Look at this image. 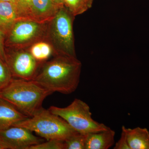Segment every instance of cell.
<instances>
[{
  "label": "cell",
  "mask_w": 149,
  "mask_h": 149,
  "mask_svg": "<svg viewBox=\"0 0 149 149\" xmlns=\"http://www.w3.org/2000/svg\"><path fill=\"white\" fill-rule=\"evenodd\" d=\"M81 68L77 57L55 55L40 64L33 80L52 93L69 95L78 87Z\"/></svg>",
  "instance_id": "1"
},
{
  "label": "cell",
  "mask_w": 149,
  "mask_h": 149,
  "mask_svg": "<svg viewBox=\"0 0 149 149\" xmlns=\"http://www.w3.org/2000/svg\"><path fill=\"white\" fill-rule=\"evenodd\" d=\"M52 93L33 80L13 78L0 91V97L31 117L42 107L44 100Z\"/></svg>",
  "instance_id": "2"
},
{
  "label": "cell",
  "mask_w": 149,
  "mask_h": 149,
  "mask_svg": "<svg viewBox=\"0 0 149 149\" xmlns=\"http://www.w3.org/2000/svg\"><path fill=\"white\" fill-rule=\"evenodd\" d=\"M14 126L27 128L47 141H65L78 133L64 119L43 107L32 117L26 118Z\"/></svg>",
  "instance_id": "3"
},
{
  "label": "cell",
  "mask_w": 149,
  "mask_h": 149,
  "mask_svg": "<svg viewBox=\"0 0 149 149\" xmlns=\"http://www.w3.org/2000/svg\"><path fill=\"white\" fill-rule=\"evenodd\" d=\"M74 17L63 6L48 22L45 40L52 47L56 55L76 57L73 30Z\"/></svg>",
  "instance_id": "4"
},
{
  "label": "cell",
  "mask_w": 149,
  "mask_h": 149,
  "mask_svg": "<svg viewBox=\"0 0 149 149\" xmlns=\"http://www.w3.org/2000/svg\"><path fill=\"white\" fill-rule=\"evenodd\" d=\"M68 123L75 131L82 134L95 133L109 128L93 119L90 107L80 99H75L70 104L61 108L52 106L48 109Z\"/></svg>",
  "instance_id": "5"
},
{
  "label": "cell",
  "mask_w": 149,
  "mask_h": 149,
  "mask_svg": "<svg viewBox=\"0 0 149 149\" xmlns=\"http://www.w3.org/2000/svg\"><path fill=\"white\" fill-rule=\"evenodd\" d=\"M47 23L29 19H18L5 35V47L29 48L35 43L45 40Z\"/></svg>",
  "instance_id": "6"
},
{
  "label": "cell",
  "mask_w": 149,
  "mask_h": 149,
  "mask_svg": "<svg viewBox=\"0 0 149 149\" xmlns=\"http://www.w3.org/2000/svg\"><path fill=\"white\" fill-rule=\"evenodd\" d=\"M6 63L13 78L33 80L41 63L37 61L29 48L5 47Z\"/></svg>",
  "instance_id": "7"
},
{
  "label": "cell",
  "mask_w": 149,
  "mask_h": 149,
  "mask_svg": "<svg viewBox=\"0 0 149 149\" xmlns=\"http://www.w3.org/2000/svg\"><path fill=\"white\" fill-rule=\"evenodd\" d=\"M0 139L6 149H29L44 142V139L33 135L27 128L13 126L0 131Z\"/></svg>",
  "instance_id": "8"
},
{
  "label": "cell",
  "mask_w": 149,
  "mask_h": 149,
  "mask_svg": "<svg viewBox=\"0 0 149 149\" xmlns=\"http://www.w3.org/2000/svg\"><path fill=\"white\" fill-rule=\"evenodd\" d=\"M63 6L59 0H32L29 19L47 23L56 16Z\"/></svg>",
  "instance_id": "9"
},
{
  "label": "cell",
  "mask_w": 149,
  "mask_h": 149,
  "mask_svg": "<svg viewBox=\"0 0 149 149\" xmlns=\"http://www.w3.org/2000/svg\"><path fill=\"white\" fill-rule=\"evenodd\" d=\"M28 118L9 102L0 97V131L14 126Z\"/></svg>",
  "instance_id": "10"
},
{
  "label": "cell",
  "mask_w": 149,
  "mask_h": 149,
  "mask_svg": "<svg viewBox=\"0 0 149 149\" xmlns=\"http://www.w3.org/2000/svg\"><path fill=\"white\" fill-rule=\"evenodd\" d=\"M115 132L110 128L86 134L85 149H108L113 146Z\"/></svg>",
  "instance_id": "11"
},
{
  "label": "cell",
  "mask_w": 149,
  "mask_h": 149,
  "mask_svg": "<svg viewBox=\"0 0 149 149\" xmlns=\"http://www.w3.org/2000/svg\"><path fill=\"white\" fill-rule=\"evenodd\" d=\"M19 19L15 3L0 0V29L5 35Z\"/></svg>",
  "instance_id": "12"
},
{
  "label": "cell",
  "mask_w": 149,
  "mask_h": 149,
  "mask_svg": "<svg viewBox=\"0 0 149 149\" xmlns=\"http://www.w3.org/2000/svg\"><path fill=\"white\" fill-rule=\"evenodd\" d=\"M130 149H149V131L146 128H133L124 126Z\"/></svg>",
  "instance_id": "13"
},
{
  "label": "cell",
  "mask_w": 149,
  "mask_h": 149,
  "mask_svg": "<svg viewBox=\"0 0 149 149\" xmlns=\"http://www.w3.org/2000/svg\"><path fill=\"white\" fill-rule=\"evenodd\" d=\"M29 49L34 57L41 63L56 55L52 47L45 40L33 44L29 48Z\"/></svg>",
  "instance_id": "14"
},
{
  "label": "cell",
  "mask_w": 149,
  "mask_h": 149,
  "mask_svg": "<svg viewBox=\"0 0 149 149\" xmlns=\"http://www.w3.org/2000/svg\"><path fill=\"white\" fill-rule=\"evenodd\" d=\"M74 17L84 13L92 7L94 0H59Z\"/></svg>",
  "instance_id": "15"
},
{
  "label": "cell",
  "mask_w": 149,
  "mask_h": 149,
  "mask_svg": "<svg viewBox=\"0 0 149 149\" xmlns=\"http://www.w3.org/2000/svg\"><path fill=\"white\" fill-rule=\"evenodd\" d=\"M86 134L77 133L64 141V149H85Z\"/></svg>",
  "instance_id": "16"
},
{
  "label": "cell",
  "mask_w": 149,
  "mask_h": 149,
  "mask_svg": "<svg viewBox=\"0 0 149 149\" xmlns=\"http://www.w3.org/2000/svg\"><path fill=\"white\" fill-rule=\"evenodd\" d=\"M32 0H15L17 13L19 19H29L30 7Z\"/></svg>",
  "instance_id": "17"
},
{
  "label": "cell",
  "mask_w": 149,
  "mask_h": 149,
  "mask_svg": "<svg viewBox=\"0 0 149 149\" xmlns=\"http://www.w3.org/2000/svg\"><path fill=\"white\" fill-rule=\"evenodd\" d=\"M13 78L7 65L0 61V91L9 84Z\"/></svg>",
  "instance_id": "18"
},
{
  "label": "cell",
  "mask_w": 149,
  "mask_h": 149,
  "mask_svg": "<svg viewBox=\"0 0 149 149\" xmlns=\"http://www.w3.org/2000/svg\"><path fill=\"white\" fill-rule=\"evenodd\" d=\"M64 141L57 140H48L32 146L29 149H64Z\"/></svg>",
  "instance_id": "19"
},
{
  "label": "cell",
  "mask_w": 149,
  "mask_h": 149,
  "mask_svg": "<svg viewBox=\"0 0 149 149\" xmlns=\"http://www.w3.org/2000/svg\"><path fill=\"white\" fill-rule=\"evenodd\" d=\"M113 149H130L127 141V136L124 129V126H122L120 139L115 144Z\"/></svg>",
  "instance_id": "20"
},
{
  "label": "cell",
  "mask_w": 149,
  "mask_h": 149,
  "mask_svg": "<svg viewBox=\"0 0 149 149\" xmlns=\"http://www.w3.org/2000/svg\"><path fill=\"white\" fill-rule=\"evenodd\" d=\"M5 40V35L0 29V61L6 63Z\"/></svg>",
  "instance_id": "21"
},
{
  "label": "cell",
  "mask_w": 149,
  "mask_h": 149,
  "mask_svg": "<svg viewBox=\"0 0 149 149\" xmlns=\"http://www.w3.org/2000/svg\"><path fill=\"white\" fill-rule=\"evenodd\" d=\"M0 149H6L5 147L3 144L1 139H0Z\"/></svg>",
  "instance_id": "22"
},
{
  "label": "cell",
  "mask_w": 149,
  "mask_h": 149,
  "mask_svg": "<svg viewBox=\"0 0 149 149\" xmlns=\"http://www.w3.org/2000/svg\"><path fill=\"white\" fill-rule=\"evenodd\" d=\"M1 1H6L12 2H15V0H1Z\"/></svg>",
  "instance_id": "23"
}]
</instances>
